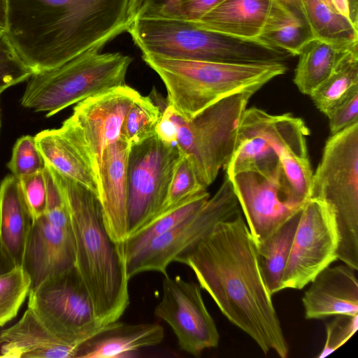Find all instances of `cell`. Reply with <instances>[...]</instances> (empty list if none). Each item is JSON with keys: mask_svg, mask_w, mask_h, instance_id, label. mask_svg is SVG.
<instances>
[{"mask_svg": "<svg viewBox=\"0 0 358 358\" xmlns=\"http://www.w3.org/2000/svg\"><path fill=\"white\" fill-rule=\"evenodd\" d=\"M129 146L123 141L108 145L99 169L101 204L104 224L111 239L123 245L127 237V161Z\"/></svg>", "mask_w": 358, "mask_h": 358, "instance_id": "ac0fdd59", "label": "cell"}, {"mask_svg": "<svg viewBox=\"0 0 358 358\" xmlns=\"http://www.w3.org/2000/svg\"><path fill=\"white\" fill-rule=\"evenodd\" d=\"M326 327L327 338L318 358L324 357L346 343L358 329V315L350 316L336 315Z\"/></svg>", "mask_w": 358, "mask_h": 358, "instance_id": "8d00e7d4", "label": "cell"}, {"mask_svg": "<svg viewBox=\"0 0 358 358\" xmlns=\"http://www.w3.org/2000/svg\"><path fill=\"white\" fill-rule=\"evenodd\" d=\"M314 38L308 24L296 20L277 5L259 39L296 56Z\"/></svg>", "mask_w": 358, "mask_h": 358, "instance_id": "f546056e", "label": "cell"}, {"mask_svg": "<svg viewBox=\"0 0 358 358\" xmlns=\"http://www.w3.org/2000/svg\"><path fill=\"white\" fill-rule=\"evenodd\" d=\"M180 4L181 0H129V19H181Z\"/></svg>", "mask_w": 358, "mask_h": 358, "instance_id": "d590c367", "label": "cell"}, {"mask_svg": "<svg viewBox=\"0 0 358 358\" xmlns=\"http://www.w3.org/2000/svg\"><path fill=\"white\" fill-rule=\"evenodd\" d=\"M47 165L57 173L85 186L99 199V174L80 137L69 127L41 131L35 136Z\"/></svg>", "mask_w": 358, "mask_h": 358, "instance_id": "d6986e66", "label": "cell"}, {"mask_svg": "<svg viewBox=\"0 0 358 358\" xmlns=\"http://www.w3.org/2000/svg\"><path fill=\"white\" fill-rule=\"evenodd\" d=\"M355 269L346 264L327 266L310 282L302 297L305 317L358 315V280Z\"/></svg>", "mask_w": 358, "mask_h": 358, "instance_id": "ffe728a7", "label": "cell"}, {"mask_svg": "<svg viewBox=\"0 0 358 358\" xmlns=\"http://www.w3.org/2000/svg\"><path fill=\"white\" fill-rule=\"evenodd\" d=\"M162 326L157 323L127 324L116 322L110 329L81 345L78 358H114L161 343Z\"/></svg>", "mask_w": 358, "mask_h": 358, "instance_id": "cb8c5ba5", "label": "cell"}, {"mask_svg": "<svg viewBox=\"0 0 358 358\" xmlns=\"http://www.w3.org/2000/svg\"><path fill=\"white\" fill-rule=\"evenodd\" d=\"M353 13L358 16V0H348Z\"/></svg>", "mask_w": 358, "mask_h": 358, "instance_id": "f6af8a7d", "label": "cell"}, {"mask_svg": "<svg viewBox=\"0 0 358 358\" xmlns=\"http://www.w3.org/2000/svg\"><path fill=\"white\" fill-rule=\"evenodd\" d=\"M1 94V93H0V94Z\"/></svg>", "mask_w": 358, "mask_h": 358, "instance_id": "bcb514c9", "label": "cell"}, {"mask_svg": "<svg viewBox=\"0 0 358 358\" xmlns=\"http://www.w3.org/2000/svg\"><path fill=\"white\" fill-rule=\"evenodd\" d=\"M209 198L210 194L207 189H203L180 204L160 213L144 227L127 236L123 243L126 261L136 255L153 240L196 212Z\"/></svg>", "mask_w": 358, "mask_h": 358, "instance_id": "f1b7e54d", "label": "cell"}, {"mask_svg": "<svg viewBox=\"0 0 358 358\" xmlns=\"http://www.w3.org/2000/svg\"><path fill=\"white\" fill-rule=\"evenodd\" d=\"M331 135L358 122V91L355 92L327 115Z\"/></svg>", "mask_w": 358, "mask_h": 358, "instance_id": "f35d334b", "label": "cell"}, {"mask_svg": "<svg viewBox=\"0 0 358 358\" xmlns=\"http://www.w3.org/2000/svg\"><path fill=\"white\" fill-rule=\"evenodd\" d=\"M309 134L303 120L290 113L273 115L256 107L246 108L224 168L226 176L243 171L266 176L284 173L292 183L304 181L313 172L307 148Z\"/></svg>", "mask_w": 358, "mask_h": 358, "instance_id": "8992f818", "label": "cell"}, {"mask_svg": "<svg viewBox=\"0 0 358 358\" xmlns=\"http://www.w3.org/2000/svg\"><path fill=\"white\" fill-rule=\"evenodd\" d=\"M174 262L193 271L222 313L264 354L274 351L280 357H287L288 345L262 274L256 245L240 210Z\"/></svg>", "mask_w": 358, "mask_h": 358, "instance_id": "6da1fadb", "label": "cell"}, {"mask_svg": "<svg viewBox=\"0 0 358 358\" xmlns=\"http://www.w3.org/2000/svg\"><path fill=\"white\" fill-rule=\"evenodd\" d=\"M338 236L333 213L321 201L308 199L295 232L282 279V289H301L337 260Z\"/></svg>", "mask_w": 358, "mask_h": 358, "instance_id": "4fadbf2b", "label": "cell"}, {"mask_svg": "<svg viewBox=\"0 0 358 358\" xmlns=\"http://www.w3.org/2000/svg\"><path fill=\"white\" fill-rule=\"evenodd\" d=\"M338 45L314 38L299 53L294 83L304 94H310L334 71L344 54L355 44Z\"/></svg>", "mask_w": 358, "mask_h": 358, "instance_id": "484cf974", "label": "cell"}, {"mask_svg": "<svg viewBox=\"0 0 358 358\" xmlns=\"http://www.w3.org/2000/svg\"><path fill=\"white\" fill-rule=\"evenodd\" d=\"M127 31L142 54L168 59L261 64L284 62L291 55L259 38L229 36L183 19H136Z\"/></svg>", "mask_w": 358, "mask_h": 358, "instance_id": "277c9868", "label": "cell"}, {"mask_svg": "<svg viewBox=\"0 0 358 358\" xmlns=\"http://www.w3.org/2000/svg\"><path fill=\"white\" fill-rule=\"evenodd\" d=\"M301 212L292 216L263 241L255 244L262 274L271 295L282 290V279Z\"/></svg>", "mask_w": 358, "mask_h": 358, "instance_id": "4316f807", "label": "cell"}, {"mask_svg": "<svg viewBox=\"0 0 358 358\" xmlns=\"http://www.w3.org/2000/svg\"><path fill=\"white\" fill-rule=\"evenodd\" d=\"M15 267L13 262L8 257L0 243V274L8 272Z\"/></svg>", "mask_w": 358, "mask_h": 358, "instance_id": "7bdbcfd3", "label": "cell"}, {"mask_svg": "<svg viewBox=\"0 0 358 358\" xmlns=\"http://www.w3.org/2000/svg\"><path fill=\"white\" fill-rule=\"evenodd\" d=\"M7 166L12 175L17 178L44 169L45 162L37 146L35 136L27 135L17 139Z\"/></svg>", "mask_w": 358, "mask_h": 358, "instance_id": "836d02e7", "label": "cell"}, {"mask_svg": "<svg viewBox=\"0 0 358 358\" xmlns=\"http://www.w3.org/2000/svg\"><path fill=\"white\" fill-rule=\"evenodd\" d=\"M199 182L189 160L182 155L176 166L162 212L206 189Z\"/></svg>", "mask_w": 358, "mask_h": 358, "instance_id": "d6a6232c", "label": "cell"}, {"mask_svg": "<svg viewBox=\"0 0 358 358\" xmlns=\"http://www.w3.org/2000/svg\"><path fill=\"white\" fill-rule=\"evenodd\" d=\"M132 58L91 50L55 68L34 73L21 98L23 107L50 117L90 96L125 85Z\"/></svg>", "mask_w": 358, "mask_h": 358, "instance_id": "ba28073f", "label": "cell"}, {"mask_svg": "<svg viewBox=\"0 0 358 358\" xmlns=\"http://www.w3.org/2000/svg\"><path fill=\"white\" fill-rule=\"evenodd\" d=\"M163 107L149 96H140L129 109L121 129L120 140L129 148L156 135Z\"/></svg>", "mask_w": 358, "mask_h": 358, "instance_id": "4dcf8cb0", "label": "cell"}, {"mask_svg": "<svg viewBox=\"0 0 358 358\" xmlns=\"http://www.w3.org/2000/svg\"><path fill=\"white\" fill-rule=\"evenodd\" d=\"M76 246L71 225L56 224L43 214L32 221L22 268L34 289L47 279L75 266Z\"/></svg>", "mask_w": 358, "mask_h": 358, "instance_id": "e0dca14e", "label": "cell"}, {"mask_svg": "<svg viewBox=\"0 0 358 358\" xmlns=\"http://www.w3.org/2000/svg\"><path fill=\"white\" fill-rule=\"evenodd\" d=\"M32 221L19 178L6 176L0 185V243L15 266H22Z\"/></svg>", "mask_w": 358, "mask_h": 358, "instance_id": "603a6c76", "label": "cell"}, {"mask_svg": "<svg viewBox=\"0 0 358 358\" xmlns=\"http://www.w3.org/2000/svg\"><path fill=\"white\" fill-rule=\"evenodd\" d=\"M314 37L338 45L358 42V17L348 0H301Z\"/></svg>", "mask_w": 358, "mask_h": 358, "instance_id": "d4e9b609", "label": "cell"}, {"mask_svg": "<svg viewBox=\"0 0 358 358\" xmlns=\"http://www.w3.org/2000/svg\"><path fill=\"white\" fill-rule=\"evenodd\" d=\"M167 91V101L185 120L234 94L256 92L275 77L285 73L284 62L234 64L182 60L142 54Z\"/></svg>", "mask_w": 358, "mask_h": 358, "instance_id": "5b68a950", "label": "cell"}, {"mask_svg": "<svg viewBox=\"0 0 358 358\" xmlns=\"http://www.w3.org/2000/svg\"><path fill=\"white\" fill-rule=\"evenodd\" d=\"M49 167L69 209L76 246L75 266L90 295L96 316L103 325L116 322L129 304L123 245L110 237L98 197Z\"/></svg>", "mask_w": 358, "mask_h": 358, "instance_id": "3957f363", "label": "cell"}, {"mask_svg": "<svg viewBox=\"0 0 358 358\" xmlns=\"http://www.w3.org/2000/svg\"><path fill=\"white\" fill-rule=\"evenodd\" d=\"M358 91V43L352 45L332 73L310 94L316 108L327 115L338 103Z\"/></svg>", "mask_w": 358, "mask_h": 358, "instance_id": "83f0119b", "label": "cell"}, {"mask_svg": "<svg viewBox=\"0 0 358 358\" xmlns=\"http://www.w3.org/2000/svg\"><path fill=\"white\" fill-rule=\"evenodd\" d=\"M178 129L175 110L167 104L163 107L161 117L156 127V136L164 143L176 146Z\"/></svg>", "mask_w": 358, "mask_h": 358, "instance_id": "ab89813d", "label": "cell"}, {"mask_svg": "<svg viewBox=\"0 0 358 358\" xmlns=\"http://www.w3.org/2000/svg\"><path fill=\"white\" fill-rule=\"evenodd\" d=\"M238 211V200L226 176L215 194L200 209L126 261L129 279L147 271L167 274V267L178 255L194 246L218 223Z\"/></svg>", "mask_w": 358, "mask_h": 358, "instance_id": "7c38bea8", "label": "cell"}, {"mask_svg": "<svg viewBox=\"0 0 358 358\" xmlns=\"http://www.w3.org/2000/svg\"><path fill=\"white\" fill-rule=\"evenodd\" d=\"M33 73L21 60L5 32L0 31V93L27 80Z\"/></svg>", "mask_w": 358, "mask_h": 358, "instance_id": "e575fe53", "label": "cell"}, {"mask_svg": "<svg viewBox=\"0 0 358 358\" xmlns=\"http://www.w3.org/2000/svg\"><path fill=\"white\" fill-rule=\"evenodd\" d=\"M255 244L272 234L303 208L284 173L266 176L243 171L228 177Z\"/></svg>", "mask_w": 358, "mask_h": 358, "instance_id": "5bb4252c", "label": "cell"}, {"mask_svg": "<svg viewBox=\"0 0 358 358\" xmlns=\"http://www.w3.org/2000/svg\"><path fill=\"white\" fill-rule=\"evenodd\" d=\"M32 220L45 214L47 208L46 185L43 171L19 178Z\"/></svg>", "mask_w": 358, "mask_h": 358, "instance_id": "74e56055", "label": "cell"}, {"mask_svg": "<svg viewBox=\"0 0 358 358\" xmlns=\"http://www.w3.org/2000/svg\"><path fill=\"white\" fill-rule=\"evenodd\" d=\"M0 357L75 358L81 345L54 335L27 307L21 318L0 333Z\"/></svg>", "mask_w": 358, "mask_h": 358, "instance_id": "44dd1931", "label": "cell"}, {"mask_svg": "<svg viewBox=\"0 0 358 358\" xmlns=\"http://www.w3.org/2000/svg\"><path fill=\"white\" fill-rule=\"evenodd\" d=\"M308 199L333 213L338 236L337 259L358 270V122L331 135L313 173Z\"/></svg>", "mask_w": 358, "mask_h": 358, "instance_id": "52a82bcc", "label": "cell"}, {"mask_svg": "<svg viewBox=\"0 0 358 358\" xmlns=\"http://www.w3.org/2000/svg\"><path fill=\"white\" fill-rule=\"evenodd\" d=\"M255 92L228 96L185 120L175 111L178 123L176 147L192 164L201 185L206 188L230 160L239 122Z\"/></svg>", "mask_w": 358, "mask_h": 358, "instance_id": "9c48e42d", "label": "cell"}, {"mask_svg": "<svg viewBox=\"0 0 358 358\" xmlns=\"http://www.w3.org/2000/svg\"><path fill=\"white\" fill-rule=\"evenodd\" d=\"M181 157L176 146L164 143L156 135L130 148L127 172V236L160 213Z\"/></svg>", "mask_w": 358, "mask_h": 358, "instance_id": "8fae6325", "label": "cell"}, {"mask_svg": "<svg viewBox=\"0 0 358 358\" xmlns=\"http://www.w3.org/2000/svg\"><path fill=\"white\" fill-rule=\"evenodd\" d=\"M275 6L273 0H224L193 22L229 36L258 39Z\"/></svg>", "mask_w": 358, "mask_h": 358, "instance_id": "7402d4cb", "label": "cell"}, {"mask_svg": "<svg viewBox=\"0 0 358 358\" xmlns=\"http://www.w3.org/2000/svg\"><path fill=\"white\" fill-rule=\"evenodd\" d=\"M140 96L138 92L125 84L78 102L69 117L99 173L104 150L120 140L126 115Z\"/></svg>", "mask_w": 358, "mask_h": 358, "instance_id": "2e32d148", "label": "cell"}, {"mask_svg": "<svg viewBox=\"0 0 358 358\" xmlns=\"http://www.w3.org/2000/svg\"><path fill=\"white\" fill-rule=\"evenodd\" d=\"M5 34L34 73L101 50L127 31L129 0H6Z\"/></svg>", "mask_w": 358, "mask_h": 358, "instance_id": "7a4b0ae2", "label": "cell"}, {"mask_svg": "<svg viewBox=\"0 0 358 358\" xmlns=\"http://www.w3.org/2000/svg\"><path fill=\"white\" fill-rule=\"evenodd\" d=\"M224 0H181V19L196 22Z\"/></svg>", "mask_w": 358, "mask_h": 358, "instance_id": "60d3db41", "label": "cell"}, {"mask_svg": "<svg viewBox=\"0 0 358 358\" xmlns=\"http://www.w3.org/2000/svg\"><path fill=\"white\" fill-rule=\"evenodd\" d=\"M27 307L63 341L81 345L114 323L97 319L90 295L76 266L30 289Z\"/></svg>", "mask_w": 358, "mask_h": 358, "instance_id": "30bf717a", "label": "cell"}, {"mask_svg": "<svg viewBox=\"0 0 358 358\" xmlns=\"http://www.w3.org/2000/svg\"><path fill=\"white\" fill-rule=\"evenodd\" d=\"M296 20L308 24L301 0H273Z\"/></svg>", "mask_w": 358, "mask_h": 358, "instance_id": "b9f144b4", "label": "cell"}, {"mask_svg": "<svg viewBox=\"0 0 358 358\" xmlns=\"http://www.w3.org/2000/svg\"><path fill=\"white\" fill-rule=\"evenodd\" d=\"M154 313L171 327L180 348L192 356L219 344L215 322L195 282L164 275L162 299Z\"/></svg>", "mask_w": 358, "mask_h": 358, "instance_id": "9a60e30c", "label": "cell"}, {"mask_svg": "<svg viewBox=\"0 0 358 358\" xmlns=\"http://www.w3.org/2000/svg\"><path fill=\"white\" fill-rule=\"evenodd\" d=\"M30 289V278L22 267L0 274V327L15 317Z\"/></svg>", "mask_w": 358, "mask_h": 358, "instance_id": "1f68e13d", "label": "cell"}, {"mask_svg": "<svg viewBox=\"0 0 358 358\" xmlns=\"http://www.w3.org/2000/svg\"><path fill=\"white\" fill-rule=\"evenodd\" d=\"M6 25V1L0 0V31H5Z\"/></svg>", "mask_w": 358, "mask_h": 358, "instance_id": "ee69618b", "label": "cell"}]
</instances>
